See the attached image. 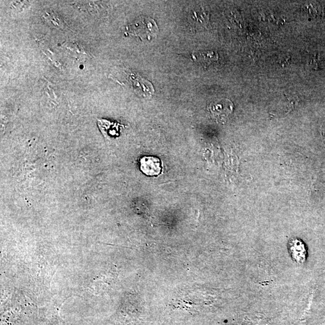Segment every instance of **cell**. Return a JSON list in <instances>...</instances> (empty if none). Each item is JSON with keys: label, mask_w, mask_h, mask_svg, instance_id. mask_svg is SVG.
Wrapping results in <instances>:
<instances>
[{"label": "cell", "mask_w": 325, "mask_h": 325, "mask_svg": "<svg viewBox=\"0 0 325 325\" xmlns=\"http://www.w3.org/2000/svg\"><path fill=\"white\" fill-rule=\"evenodd\" d=\"M129 32L143 40H151L156 38L159 28L155 21L150 18H141L128 27Z\"/></svg>", "instance_id": "1"}, {"label": "cell", "mask_w": 325, "mask_h": 325, "mask_svg": "<svg viewBox=\"0 0 325 325\" xmlns=\"http://www.w3.org/2000/svg\"><path fill=\"white\" fill-rule=\"evenodd\" d=\"M233 103L228 99L216 101L210 104L208 108L214 118L217 120H225L231 114L233 110Z\"/></svg>", "instance_id": "2"}, {"label": "cell", "mask_w": 325, "mask_h": 325, "mask_svg": "<svg viewBox=\"0 0 325 325\" xmlns=\"http://www.w3.org/2000/svg\"><path fill=\"white\" fill-rule=\"evenodd\" d=\"M140 169L144 174L157 176L162 172V162L159 158L154 156H144L140 160Z\"/></svg>", "instance_id": "3"}, {"label": "cell", "mask_w": 325, "mask_h": 325, "mask_svg": "<svg viewBox=\"0 0 325 325\" xmlns=\"http://www.w3.org/2000/svg\"><path fill=\"white\" fill-rule=\"evenodd\" d=\"M98 125L103 135L108 140L118 136L119 127H124L118 123H113L106 119H98Z\"/></svg>", "instance_id": "4"}, {"label": "cell", "mask_w": 325, "mask_h": 325, "mask_svg": "<svg viewBox=\"0 0 325 325\" xmlns=\"http://www.w3.org/2000/svg\"><path fill=\"white\" fill-rule=\"evenodd\" d=\"M290 250L292 257L297 263H303L306 259L307 251L305 245L299 240H293L290 244Z\"/></svg>", "instance_id": "5"}]
</instances>
